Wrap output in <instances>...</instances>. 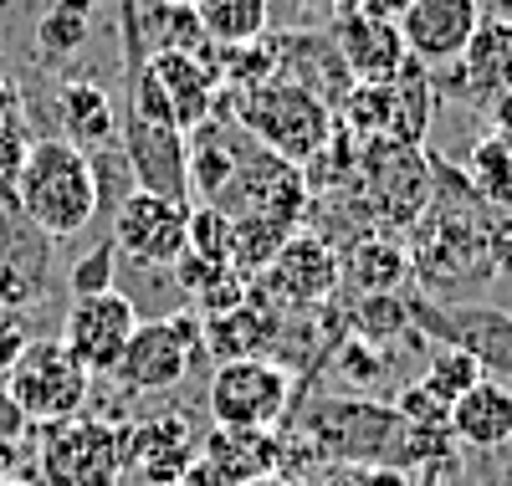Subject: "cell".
I'll return each instance as SVG.
<instances>
[{"mask_svg": "<svg viewBox=\"0 0 512 486\" xmlns=\"http://www.w3.org/2000/svg\"><path fill=\"white\" fill-rule=\"evenodd\" d=\"M282 425L328 466L420 471L446 466L451 456V430H415L395 405L369 400V394H297Z\"/></svg>", "mask_w": 512, "mask_h": 486, "instance_id": "cell-1", "label": "cell"}, {"mask_svg": "<svg viewBox=\"0 0 512 486\" xmlns=\"http://www.w3.org/2000/svg\"><path fill=\"white\" fill-rule=\"evenodd\" d=\"M431 169H436V195L425 205V215L405 231L410 282L431 302H482V292L497 277L487 256L492 210L466 185L461 164L431 159Z\"/></svg>", "mask_w": 512, "mask_h": 486, "instance_id": "cell-2", "label": "cell"}, {"mask_svg": "<svg viewBox=\"0 0 512 486\" xmlns=\"http://www.w3.org/2000/svg\"><path fill=\"white\" fill-rule=\"evenodd\" d=\"M210 118H231L236 128H246V134L272 149L277 159L297 164L303 169L333 134V108L308 93L303 82H287V77H267V82H256L246 87V93H236V87H221L216 93V113Z\"/></svg>", "mask_w": 512, "mask_h": 486, "instance_id": "cell-3", "label": "cell"}, {"mask_svg": "<svg viewBox=\"0 0 512 486\" xmlns=\"http://www.w3.org/2000/svg\"><path fill=\"white\" fill-rule=\"evenodd\" d=\"M16 210L52 241L82 236L88 220L98 215V185H93L88 154L67 139H31L21 185H16Z\"/></svg>", "mask_w": 512, "mask_h": 486, "instance_id": "cell-4", "label": "cell"}, {"mask_svg": "<svg viewBox=\"0 0 512 486\" xmlns=\"http://www.w3.org/2000/svg\"><path fill=\"white\" fill-rule=\"evenodd\" d=\"M123 476L128 425L93 410L36 425V486H118Z\"/></svg>", "mask_w": 512, "mask_h": 486, "instance_id": "cell-5", "label": "cell"}, {"mask_svg": "<svg viewBox=\"0 0 512 486\" xmlns=\"http://www.w3.org/2000/svg\"><path fill=\"white\" fill-rule=\"evenodd\" d=\"M431 195H436V169L420 144H400V139L359 144V200L369 210L374 231L405 236L425 215Z\"/></svg>", "mask_w": 512, "mask_h": 486, "instance_id": "cell-6", "label": "cell"}, {"mask_svg": "<svg viewBox=\"0 0 512 486\" xmlns=\"http://www.w3.org/2000/svg\"><path fill=\"white\" fill-rule=\"evenodd\" d=\"M205 205H216L221 215H272V220H287V226H303L308 220V180L303 169L277 159L272 149H262L246 128L231 134V164H226V180L216 185Z\"/></svg>", "mask_w": 512, "mask_h": 486, "instance_id": "cell-7", "label": "cell"}, {"mask_svg": "<svg viewBox=\"0 0 512 486\" xmlns=\"http://www.w3.org/2000/svg\"><path fill=\"white\" fill-rule=\"evenodd\" d=\"M344 287V272H338V251L313 236L308 226H297L287 236V246L272 256L267 272H256L251 287H246V302L267 307L272 318H287V313H313L328 297H338Z\"/></svg>", "mask_w": 512, "mask_h": 486, "instance_id": "cell-8", "label": "cell"}, {"mask_svg": "<svg viewBox=\"0 0 512 486\" xmlns=\"http://www.w3.org/2000/svg\"><path fill=\"white\" fill-rule=\"evenodd\" d=\"M297 400V379L272 359L216 364L205 384V410L216 430H277Z\"/></svg>", "mask_w": 512, "mask_h": 486, "instance_id": "cell-9", "label": "cell"}, {"mask_svg": "<svg viewBox=\"0 0 512 486\" xmlns=\"http://www.w3.org/2000/svg\"><path fill=\"white\" fill-rule=\"evenodd\" d=\"M0 384L11 389V400L26 410L31 425L82 415L93 400V374L72 359L62 338H26L21 359L11 364V374Z\"/></svg>", "mask_w": 512, "mask_h": 486, "instance_id": "cell-10", "label": "cell"}, {"mask_svg": "<svg viewBox=\"0 0 512 486\" xmlns=\"http://www.w3.org/2000/svg\"><path fill=\"white\" fill-rule=\"evenodd\" d=\"M405 302H410L415 333H425L431 343H451L461 353H472L487 379L512 389V313L487 307V302H431L420 292H410Z\"/></svg>", "mask_w": 512, "mask_h": 486, "instance_id": "cell-11", "label": "cell"}, {"mask_svg": "<svg viewBox=\"0 0 512 486\" xmlns=\"http://www.w3.org/2000/svg\"><path fill=\"white\" fill-rule=\"evenodd\" d=\"M200 313L195 307H175L164 318H144L128 338L123 359L113 369V379L128 389V394H159V389H175L190 364L200 359Z\"/></svg>", "mask_w": 512, "mask_h": 486, "instance_id": "cell-12", "label": "cell"}, {"mask_svg": "<svg viewBox=\"0 0 512 486\" xmlns=\"http://www.w3.org/2000/svg\"><path fill=\"white\" fill-rule=\"evenodd\" d=\"M113 251L128 267L144 272H169L175 256L190 246V200H169V195H149V190H128L113 210V231H108Z\"/></svg>", "mask_w": 512, "mask_h": 486, "instance_id": "cell-13", "label": "cell"}, {"mask_svg": "<svg viewBox=\"0 0 512 486\" xmlns=\"http://www.w3.org/2000/svg\"><path fill=\"white\" fill-rule=\"evenodd\" d=\"M57 241L36 231L16 205H0V323H21L52 292Z\"/></svg>", "mask_w": 512, "mask_h": 486, "instance_id": "cell-14", "label": "cell"}, {"mask_svg": "<svg viewBox=\"0 0 512 486\" xmlns=\"http://www.w3.org/2000/svg\"><path fill=\"white\" fill-rule=\"evenodd\" d=\"M139 323H144V318H139L134 297L118 292V287H108V292H93V297H72L57 338L67 343L72 359L98 379V374H113V369H118L123 348H128V338H134Z\"/></svg>", "mask_w": 512, "mask_h": 486, "instance_id": "cell-15", "label": "cell"}, {"mask_svg": "<svg viewBox=\"0 0 512 486\" xmlns=\"http://www.w3.org/2000/svg\"><path fill=\"white\" fill-rule=\"evenodd\" d=\"M395 26L415 62L451 67V62H461L466 41L482 26V0H405Z\"/></svg>", "mask_w": 512, "mask_h": 486, "instance_id": "cell-16", "label": "cell"}, {"mask_svg": "<svg viewBox=\"0 0 512 486\" xmlns=\"http://www.w3.org/2000/svg\"><path fill=\"white\" fill-rule=\"evenodd\" d=\"M272 57H277V77L303 82L308 93H318L328 108H338L354 93V72L344 67L333 47V31H313V26H292V31H267Z\"/></svg>", "mask_w": 512, "mask_h": 486, "instance_id": "cell-17", "label": "cell"}, {"mask_svg": "<svg viewBox=\"0 0 512 486\" xmlns=\"http://www.w3.org/2000/svg\"><path fill=\"white\" fill-rule=\"evenodd\" d=\"M333 47L344 57V67L354 72V82H390L400 72L405 52V36L395 21H379L364 11H344L333 16Z\"/></svg>", "mask_w": 512, "mask_h": 486, "instance_id": "cell-18", "label": "cell"}, {"mask_svg": "<svg viewBox=\"0 0 512 486\" xmlns=\"http://www.w3.org/2000/svg\"><path fill=\"white\" fill-rule=\"evenodd\" d=\"M338 272H344L349 297H379V292H400L410 282V256L405 241L390 231H364L349 246H338Z\"/></svg>", "mask_w": 512, "mask_h": 486, "instance_id": "cell-19", "label": "cell"}, {"mask_svg": "<svg viewBox=\"0 0 512 486\" xmlns=\"http://www.w3.org/2000/svg\"><path fill=\"white\" fill-rule=\"evenodd\" d=\"M436 108H441V93H436L431 67L405 57L400 72L384 82V139L425 149V134H431V123H436Z\"/></svg>", "mask_w": 512, "mask_h": 486, "instance_id": "cell-20", "label": "cell"}, {"mask_svg": "<svg viewBox=\"0 0 512 486\" xmlns=\"http://www.w3.org/2000/svg\"><path fill=\"white\" fill-rule=\"evenodd\" d=\"M149 72L159 77L169 108H175V123L185 128V134L216 113V93H221L216 62L190 57V52H149Z\"/></svg>", "mask_w": 512, "mask_h": 486, "instance_id": "cell-21", "label": "cell"}, {"mask_svg": "<svg viewBox=\"0 0 512 486\" xmlns=\"http://www.w3.org/2000/svg\"><path fill=\"white\" fill-rule=\"evenodd\" d=\"M446 430L466 451H502L512 440V389L497 379H477L461 400H451Z\"/></svg>", "mask_w": 512, "mask_h": 486, "instance_id": "cell-22", "label": "cell"}, {"mask_svg": "<svg viewBox=\"0 0 512 486\" xmlns=\"http://www.w3.org/2000/svg\"><path fill=\"white\" fill-rule=\"evenodd\" d=\"M57 123H62V139L77 144L82 154L108 149L118 139V108L108 98V87L93 77H62L57 87Z\"/></svg>", "mask_w": 512, "mask_h": 486, "instance_id": "cell-23", "label": "cell"}, {"mask_svg": "<svg viewBox=\"0 0 512 486\" xmlns=\"http://www.w3.org/2000/svg\"><path fill=\"white\" fill-rule=\"evenodd\" d=\"M200 461L216 471L221 486H241L251 476H267L282 466V435L272 430H210Z\"/></svg>", "mask_w": 512, "mask_h": 486, "instance_id": "cell-24", "label": "cell"}, {"mask_svg": "<svg viewBox=\"0 0 512 486\" xmlns=\"http://www.w3.org/2000/svg\"><path fill=\"white\" fill-rule=\"evenodd\" d=\"M272 333H277V318L256 302H241L231 313H216V318H200V348L210 353L216 364H231V359H267L272 348Z\"/></svg>", "mask_w": 512, "mask_h": 486, "instance_id": "cell-25", "label": "cell"}, {"mask_svg": "<svg viewBox=\"0 0 512 486\" xmlns=\"http://www.w3.org/2000/svg\"><path fill=\"white\" fill-rule=\"evenodd\" d=\"M461 72L472 82V103H487L492 93H512V21L482 16L461 52Z\"/></svg>", "mask_w": 512, "mask_h": 486, "instance_id": "cell-26", "label": "cell"}, {"mask_svg": "<svg viewBox=\"0 0 512 486\" xmlns=\"http://www.w3.org/2000/svg\"><path fill=\"white\" fill-rule=\"evenodd\" d=\"M139 26L149 52H190L216 62V47H210V36L195 16V0H149V6H139Z\"/></svg>", "mask_w": 512, "mask_h": 486, "instance_id": "cell-27", "label": "cell"}, {"mask_svg": "<svg viewBox=\"0 0 512 486\" xmlns=\"http://www.w3.org/2000/svg\"><path fill=\"white\" fill-rule=\"evenodd\" d=\"M195 16L210 36V47H246L272 31L267 0H195Z\"/></svg>", "mask_w": 512, "mask_h": 486, "instance_id": "cell-28", "label": "cell"}, {"mask_svg": "<svg viewBox=\"0 0 512 486\" xmlns=\"http://www.w3.org/2000/svg\"><path fill=\"white\" fill-rule=\"evenodd\" d=\"M461 174L487 210H512V139H502V134L477 139V149L466 154Z\"/></svg>", "mask_w": 512, "mask_h": 486, "instance_id": "cell-29", "label": "cell"}, {"mask_svg": "<svg viewBox=\"0 0 512 486\" xmlns=\"http://www.w3.org/2000/svg\"><path fill=\"white\" fill-rule=\"evenodd\" d=\"M297 226H287V220H272V215H236L231 220V267L241 277H256L272 267V256L287 246Z\"/></svg>", "mask_w": 512, "mask_h": 486, "instance_id": "cell-30", "label": "cell"}, {"mask_svg": "<svg viewBox=\"0 0 512 486\" xmlns=\"http://www.w3.org/2000/svg\"><path fill=\"white\" fill-rule=\"evenodd\" d=\"M344 313H349V333L364 338V343H374V348H390L395 338L410 333V302H405V292L349 297Z\"/></svg>", "mask_w": 512, "mask_h": 486, "instance_id": "cell-31", "label": "cell"}, {"mask_svg": "<svg viewBox=\"0 0 512 486\" xmlns=\"http://www.w3.org/2000/svg\"><path fill=\"white\" fill-rule=\"evenodd\" d=\"M420 379L451 405V400H461V394L472 389L477 379H487V374H482V364L472 359V353H461V348H451V343H431V359H425V374H420Z\"/></svg>", "mask_w": 512, "mask_h": 486, "instance_id": "cell-32", "label": "cell"}, {"mask_svg": "<svg viewBox=\"0 0 512 486\" xmlns=\"http://www.w3.org/2000/svg\"><path fill=\"white\" fill-rule=\"evenodd\" d=\"M390 348H374V343H364V338H344L333 353H328V364H333V374L349 384V394H369L379 379H384V369H390V359H384Z\"/></svg>", "mask_w": 512, "mask_h": 486, "instance_id": "cell-33", "label": "cell"}, {"mask_svg": "<svg viewBox=\"0 0 512 486\" xmlns=\"http://www.w3.org/2000/svg\"><path fill=\"white\" fill-rule=\"evenodd\" d=\"M88 31H93V16H82V11L62 6V0H52L47 16L36 21V47H41V57L62 62V57H72L82 41H88Z\"/></svg>", "mask_w": 512, "mask_h": 486, "instance_id": "cell-34", "label": "cell"}, {"mask_svg": "<svg viewBox=\"0 0 512 486\" xmlns=\"http://www.w3.org/2000/svg\"><path fill=\"white\" fill-rule=\"evenodd\" d=\"M113 282H118V251H113V241L103 236L93 251H82V256L72 261L67 287H72V297H93V292H108Z\"/></svg>", "mask_w": 512, "mask_h": 486, "instance_id": "cell-35", "label": "cell"}, {"mask_svg": "<svg viewBox=\"0 0 512 486\" xmlns=\"http://www.w3.org/2000/svg\"><path fill=\"white\" fill-rule=\"evenodd\" d=\"M205 261H231V215H221L216 205H200L190 210V246Z\"/></svg>", "mask_w": 512, "mask_h": 486, "instance_id": "cell-36", "label": "cell"}, {"mask_svg": "<svg viewBox=\"0 0 512 486\" xmlns=\"http://www.w3.org/2000/svg\"><path fill=\"white\" fill-rule=\"evenodd\" d=\"M395 410H400V420L415 425V430H446V415H451V405H446L425 379H415V384H405V389L395 394Z\"/></svg>", "mask_w": 512, "mask_h": 486, "instance_id": "cell-37", "label": "cell"}, {"mask_svg": "<svg viewBox=\"0 0 512 486\" xmlns=\"http://www.w3.org/2000/svg\"><path fill=\"white\" fill-rule=\"evenodd\" d=\"M31 154V134L16 123H0V205H16V185H21V169Z\"/></svg>", "mask_w": 512, "mask_h": 486, "instance_id": "cell-38", "label": "cell"}, {"mask_svg": "<svg viewBox=\"0 0 512 486\" xmlns=\"http://www.w3.org/2000/svg\"><path fill=\"white\" fill-rule=\"evenodd\" d=\"M487 256H492L497 277H512V210H492V220H487Z\"/></svg>", "mask_w": 512, "mask_h": 486, "instance_id": "cell-39", "label": "cell"}, {"mask_svg": "<svg viewBox=\"0 0 512 486\" xmlns=\"http://www.w3.org/2000/svg\"><path fill=\"white\" fill-rule=\"evenodd\" d=\"M36 425L26 420V410L11 400V389L0 384V446H21V440H31Z\"/></svg>", "mask_w": 512, "mask_h": 486, "instance_id": "cell-40", "label": "cell"}, {"mask_svg": "<svg viewBox=\"0 0 512 486\" xmlns=\"http://www.w3.org/2000/svg\"><path fill=\"white\" fill-rule=\"evenodd\" d=\"M21 118V87L0 72V123H16Z\"/></svg>", "mask_w": 512, "mask_h": 486, "instance_id": "cell-41", "label": "cell"}, {"mask_svg": "<svg viewBox=\"0 0 512 486\" xmlns=\"http://www.w3.org/2000/svg\"><path fill=\"white\" fill-rule=\"evenodd\" d=\"M292 6H303V11H313V16H344L349 0H292Z\"/></svg>", "mask_w": 512, "mask_h": 486, "instance_id": "cell-42", "label": "cell"}, {"mask_svg": "<svg viewBox=\"0 0 512 486\" xmlns=\"http://www.w3.org/2000/svg\"><path fill=\"white\" fill-rule=\"evenodd\" d=\"M0 476H21V446H0Z\"/></svg>", "mask_w": 512, "mask_h": 486, "instance_id": "cell-43", "label": "cell"}, {"mask_svg": "<svg viewBox=\"0 0 512 486\" xmlns=\"http://www.w3.org/2000/svg\"><path fill=\"white\" fill-rule=\"evenodd\" d=\"M241 486H297V481L282 476V471H267V476H251V481H241Z\"/></svg>", "mask_w": 512, "mask_h": 486, "instance_id": "cell-44", "label": "cell"}, {"mask_svg": "<svg viewBox=\"0 0 512 486\" xmlns=\"http://www.w3.org/2000/svg\"><path fill=\"white\" fill-rule=\"evenodd\" d=\"M62 6H72V11H82V16H93L98 6H108V0H62Z\"/></svg>", "mask_w": 512, "mask_h": 486, "instance_id": "cell-45", "label": "cell"}, {"mask_svg": "<svg viewBox=\"0 0 512 486\" xmlns=\"http://www.w3.org/2000/svg\"><path fill=\"white\" fill-rule=\"evenodd\" d=\"M0 486H36L31 476H0Z\"/></svg>", "mask_w": 512, "mask_h": 486, "instance_id": "cell-46", "label": "cell"}]
</instances>
